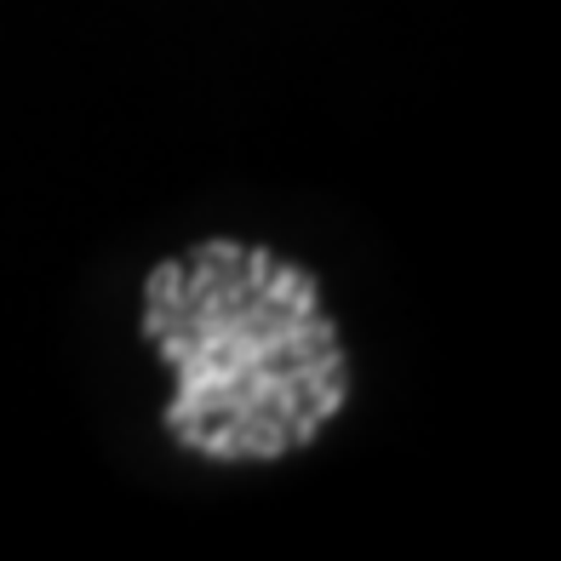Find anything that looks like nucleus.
Listing matches in <instances>:
<instances>
[{"label": "nucleus", "mask_w": 561, "mask_h": 561, "mask_svg": "<svg viewBox=\"0 0 561 561\" xmlns=\"http://www.w3.org/2000/svg\"><path fill=\"white\" fill-rule=\"evenodd\" d=\"M144 339L172 373L167 430L218 465L310 447L344 413L350 367L310 270L207 241L144 280Z\"/></svg>", "instance_id": "f257e3e1"}]
</instances>
